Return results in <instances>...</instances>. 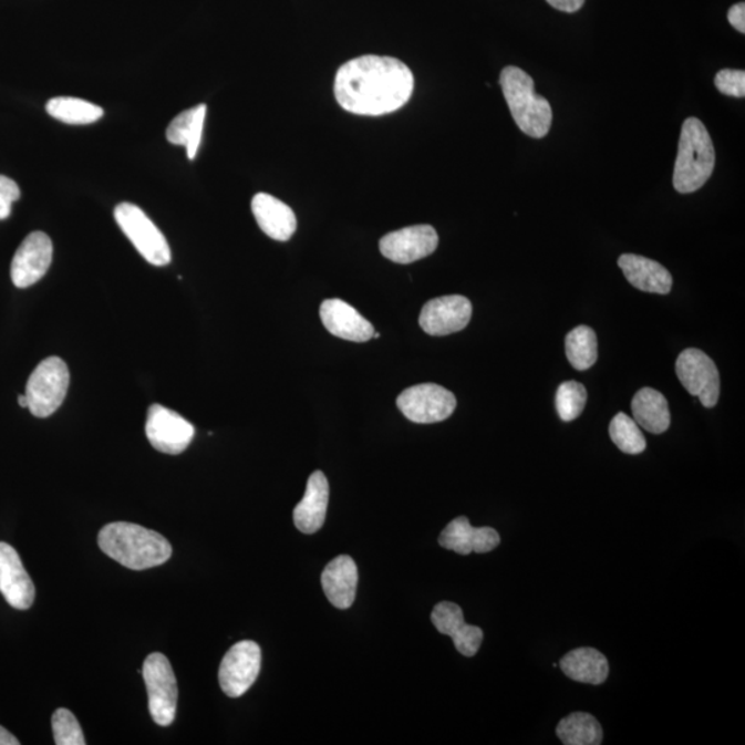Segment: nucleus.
<instances>
[{
  "label": "nucleus",
  "instance_id": "obj_18",
  "mask_svg": "<svg viewBox=\"0 0 745 745\" xmlns=\"http://www.w3.org/2000/svg\"><path fill=\"white\" fill-rule=\"evenodd\" d=\"M439 545L461 556L486 553L500 546V535L493 528H474L468 518L458 517L442 531Z\"/></svg>",
  "mask_w": 745,
  "mask_h": 745
},
{
  "label": "nucleus",
  "instance_id": "obj_38",
  "mask_svg": "<svg viewBox=\"0 0 745 745\" xmlns=\"http://www.w3.org/2000/svg\"><path fill=\"white\" fill-rule=\"evenodd\" d=\"M373 338H374V339H380V333H375V332H374Z\"/></svg>",
  "mask_w": 745,
  "mask_h": 745
},
{
  "label": "nucleus",
  "instance_id": "obj_15",
  "mask_svg": "<svg viewBox=\"0 0 745 745\" xmlns=\"http://www.w3.org/2000/svg\"><path fill=\"white\" fill-rule=\"evenodd\" d=\"M0 592L11 608L27 610L35 601V586L13 547L0 542Z\"/></svg>",
  "mask_w": 745,
  "mask_h": 745
},
{
  "label": "nucleus",
  "instance_id": "obj_19",
  "mask_svg": "<svg viewBox=\"0 0 745 745\" xmlns=\"http://www.w3.org/2000/svg\"><path fill=\"white\" fill-rule=\"evenodd\" d=\"M329 482L322 470H315L308 479L306 495L293 513L296 528L304 535L322 529L329 506Z\"/></svg>",
  "mask_w": 745,
  "mask_h": 745
},
{
  "label": "nucleus",
  "instance_id": "obj_37",
  "mask_svg": "<svg viewBox=\"0 0 745 745\" xmlns=\"http://www.w3.org/2000/svg\"><path fill=\"white\" fill-rule=\"evenodd\" d=\"M19 403L21 407H28V400L27 395H20L19 396Z\"/></svg>",
  "mask_w": 745,
  "mask_h": 745
},
{
  "label": "nucleus",
  "instance_id": "obj_36",
  "mask_svg": "<svg viewBox=\"0 0 745 745\" xmlns=\"http://www.w3.org/2000/svg\"><path fill=\"white\" fill-rule=\"evenodd\" d=\"M0 745H20V742L9 731L0 726Z\"/></svg>",
  "mask_w": 745,
  "mask_h": 745
},
{
  "label": "nucleus",
  "instance_id": "obj_14",
  "mask_svg": "<svg viewBox=\"0 0 745 745\" xmlns=\"http://www.w3.org/2000/svg\"><path fill=\"white\" fill-rule=\"evenodd\" d=\"M473 317V304L464 296H444L427 302L420 313V327L430 335L462 332Z\"/></svg>",
  "mask_w": 745,
  "mask_h": 745
},
{
  "label": "nucleus",
  "instance_id": "obj_12",
  "mask_svg": "<svg viewBox=\"0 0 745 745\" xmlns=\"http://www.w3.org/2000/svg\"><path fill=\"white\" fill-rule=\"evenodd\" d=\"M52 261V239L44 232H32L17 249L13 261H11V280L17 288H30L46 276Z\"/></svg>",
  "mask_w": 745,
  "mask_h": 745
},
{
  "label": "nucleus",
  "instance_id": "obj_24",
  "mask_svg": "<svg viewBox=\"0 0 745 745\" xmlns=\"http://www.w3.org/2000/svg\"><path fill=\"white\" fill-rule=\"evenodd\" d=\"M632 414L641 428L652 434H663L670 428L671 413L669 402L661 392L642 389L631 403Z\"/></svg>",
  "mask_w": 745,
  "mask_h": 745
},
{
  "label": "nucleus",
  "instance_id": "obj_22",
  "mask_svg": "<svg viewBox=\"0 0 745 745\" xmlns=\"http://www.w3.org/2000/svg\"><path fill=\"white\" fill-rule=\"evenodd\" d=\"M630 284L646 293L669 294L672 289V277L660 262L638 255H623L618 261Z\"/></svg>",
  "mask_w": 745,
  "mask_h": 745
},
{
  "label": "nucleus",
  "instance_id": "obj_8",
  "mask_svg": "<svg viewBox=\"0 0 745 745\" xmlns=\"http://www.w3.org/2000/svg\"><path fill=\"white\" fill-rule=\"evenodd\" d=\"M396 405L403 416L417 424H434L449 418L456 411L453 392L438 384L411 386L397 396Z\"/></svg>",
  "mask_w": 745,
  "mask_h": 745
},
{
  "label": "nucleus",
  "instance_id": "obj_4",
  "mask_svg": "<svg viewBox=\"0 0 745 745\" xmlns=\"http://www.w3.org/2000/svg\"><path fill=\"white\" fill-rule=\"evenodd\" d=\"M500 86L520 131L529 137H546L552 125V108L547 99L535 93L534 77L518 66H506Z\"/></svg>",
  "mask_w": 745,
  "mask_h": 745
},
{
  "label": "nucleus",
  "instance_id": "obj_33",
  "mask_svg": "<svg viewBox=\"0 0 745 745\" xmlns=\"http://www.w3.org/2000/svg\"><path fill=\"white\" fill-rule=\"evenodd\" d=\"M21 190L17 183L6 176H0V220H6L11 215V207L19 200Z\"/></svg>",
  "mask_w": 745,
  "mask_h": 745
},
{
  "label": "nucleus",
  "instance_id": "obj_7",
  "mask_svg": "<svg viewBox=\"0 0 745 745\" xmlns=\"http://www.w3.org/2000/svg\"><path fill=\"white\" fill-rule=\"evenodd\" d=\"M143 676L148 692V708L155 724L170 726L176 718L178 687L169 659L162 653L144 661Z\"/></svg>",
  "mask_w": 745,
  "mask_h": 745
},
{
  "label": "nucleus",
  "instance_id": "obj_26",
  "mask_svg": "<svg viewBox=\"0 0 745 745\" xmlns=\"http://www.w3.org/2000/svg\"><path fill=\"white\" fill-rule=\"evenodd\" d=\"M559 741L565 745H599L603 741L601 724L587 713H573L557 726Z\"/></svg>",
  "mask_w": 745,
  "mask_h": 745
},
{
  "label": "nucleus",
  "instance_id": "obj_5",
  "mask_svg": "<svg viewBox=\"0 0 745 745\" xmlns=\"http://www.w3.org/2000/svg\"><path fill=\"white\" fill-rule=\"evenodd\" d=\"M69 386V366L58 356L48 358L39 363L28 380V408L39 418L52 416L63 405Z\"/></svg>",
  "mask_w": 745,
  "mask_h": 745
},
{
  "label": "nucleus",
  "instance_id": "obj_10",
  "mask_svg": "<svg viewBox=\"0 0 745 745\" xmlns=\"http://www.w3.org/2000/svg\"><path fill=\"white\" fill-rule=\"evenodd\" d=\"M261 670V649L253 641L234 645L221 661L218 681L228 697H240L249 691Z\"/></svg>",
  "mask_w": 745,
  "mask_h": 745
},
{
  "label": "nucleus",
  "instance_id": "obj_9",
  "mask_svg": "<svg viewBox=\"0 0 745 745\" xmlns=\"http://www.w3.org/2000/svg\"><path fill=\"white\" fill-rule=\"evenodd\" d=\"M675 371L683 389L697 396L704 407H714L720 401L718 368L703 351L689 349L677 356Z\"/></svg>",
  "mask_w": 745,
  "mask_h": 745
},
{
  "label": "nucleus",
  "instance_id": "obj_17",
  "mask_svg": "<svg viewBox=\"0 0 745 745\" xmlns=\"http://www.w3.org/2000/svg\"><path fill=\"white\" fill-rule=\"evenodd\" d=\"M321 319L329 333L354 343H366L374 334V328L354 307L340 299L322 302Z\"/></svg>",
  "mask_w": 745,
  "mask_h": 745
},
{
  "label": "nucleus",
  "instance_id": "obj_16",
  "mask_svg": "<svg viewBox=\"0 0 745 745\" xmlns=\"http://www.w3.org/2000/svg\"><path fill=\"white\" fill-rule=\"evenodd\" d=\"M435 629L441 634L451 637L458 652L466 658H473L478 653L484 641V631L479 627L469 625L464 620V613L458 604L441 602L436 604L431 614Z\"/></svg>",
  "mask_w": 745,
  "mask_h": 745
},
{
  "label": "nucleus",
  "instance_id": "obj_3",
  "mask_svg": "<svg viewBox=\"0 0 745 745\" xmlns=\"http://www.w3.org/2000/svg\"><path fill=\"white\" fill-rule=\"evenodd\" d=\"M715 148L707 127L697 117L683 122L674 167V188L680 194L696 193L713 176Z\"/></svg>",
  "mask_w": 745,
  "mask_h": 745
},
{
  "label": "nucleus",
  "instance_id": "obj_30",
  "mask_svg": "<svg viewBox=\"0 0 745 745\" xmlns=\"http://www.w3.org/2000/svg\"><path fill=\"white\" fill-rule=\"evenodd\" d=\"M587 403L586 386L577 381H566L557 392V411L562 422H573L584 411Z\"/></svg>",
  "mask_w": 745,
  "mask_h": 745
},
{
  "label": "nucleus",
  "instance_id": "obj_23",
  "mask_svg": "<svg viewBox=\"0 0 745 745\" xmlns=\"http://www.w3.org/2000/svg\"><path fill=\"white\" fill-rule=\"evenodd\" d=\"M559 666L570 680L590 685H602L609 676L608 659L592 648L575 649L563 655Z\"/></svg>",
  "mask_w": 745,
  "mask_h": 745
},
{
  "label": "nucleus",
  "instance_id": "obj_31",
  "mask_svg": "<svg viewBox=\"0 0 745 745\" xmlns=\"http://www.w3.org/2000/svg\"><path fill=\"white\" fill-rule=\"evenodd\" d=\"M54 743L58 745H85L82 727L70 710L59 708L52 718Z\"/></svg>",
  "mask_w": 745,
  "mask_h": 745
},
{
  "label": "nucleus",
  "instance_id": "obj_32",
  "mask_svg": "<svg viewBox=\"0 0 745 745\" xmlns=\"http://www.w3.org/2000/svg\"><path fill=\"white\" fill-rule=\"evenodd\" d=\"M715 87L722 94L743 99L745 95V72L741 70H722L715 76Z\"/></svg>",
  "mask_w": 745,
  "mask_h": 745
},
{
  "label": "nucleus",
  "instance_id": "obj_6",
  "mask_svg": "<svg viewBox=\"0 0 745 745\" xmlns=\"http://www.w3.org/2000/svg\"><path fill=\"white\" fill-rule=\"evenodd\" d=\"M115 220L134 248L149 265L155 267L169 265L172 250L165 235L138 206L127 204V201L117 205Z\"/></svg>",
  "mask_w": 745,
  "mask_h": 745
},
{
  "label": "nucleus",
  "instance_id": "obj_29",
  "mask_svg": "<svg viewBox=\"0 0 745 745\" xmlns=\"http://www.w3.org/2000/svg\"><path fill=\"white\" fill-rule=\"evenodd\" d=\"M610 438L627 455H640L646 449V439L640 425L625 413L615 414L609 427Z\"/></svg>",
  "mask_w": 745,
  "mask_h": 745
},
{
  "label": "nucleus",
  "instance_id": "obj_34",
  "mask_svg": "<svg viewBox=\"0 0 745 745\" xmlns=\"http://www.w3.org/2000/svg\"><path fill=\"white\" fill-rule=\"evenodd\" d=\"M727 20H730L733 28H736L738 32H745V4L737 3L727 11Z\"/></svg>",
  "mask_w": 745,
  "mask_h": 745
},
{
  "label": "nucleus",
  "instance_id": "obj_21",
  "mask_svg": "<svg viewBox=\"0 0 745 745\" xmlns=\"http://www.w3.org/2000/svg\"><path fill=\"white\" fill-rule=\"evenodd\" d=\"M322 587L334 608H351L355 602L358 587L355 560L349 556L334 558L323 570Z\"/></svg>",
  "mask_w": 745,
  "mask_h": 745
},
{
  "label": "nucleus",
  "instance_id": "obj_27",
  "mask_svg": "<svg viewBox=\"0 0 745 745\" xmlns=\"http://www.w3.org/2000/svg\"><path fill=\"white\" fill-rule=\"evenodd\" d=\"M48 114L66 125H92L103 117L104 110L86 100L75 97H55L46 105Z\"/></svg>",
  "mask_w": 745,
  "mask_h": 745
},
{
  "label": "nucleus",
  "instance_id": "obj_2",
  "mask_svg": "<svg viewBox=\"0 0 745 745\" xmlns=\"http://www.w3.org/2000/svg\"><path fill=\"white\" fill-rule=\"evenodd\" d=\"M101 551L132 570H145L164 565L173 548L164 536L143 526L114 522L104 526L99 535Z\"/></svg>",
  "mask_w": 745,
  "mask_h": 745
},
{
  "label": "nucleus",
  "instance_id": "obj_13",
  "mask_svg": "<svg viewBox=\"0 0 745 745\" xmlns=\"http://www.w3.org/2000/svg\"><path fill=\"white\" fill-rule=\"evenodd\" d=\"M439 237L434 227L413 226L385 235L380 240L381 255L396 265H412L434 253Z\"/></svg>",
  "mask_w": 745,
  "mask_h": 745
},
{
  "label": "nucleus",
  "instance_id": "obj_20",
  "mask_svg": "<svg viewBox=\"0 0 745 745\" xmlns=\"http://www.w3.org/2000/svg\"><path fill=\"white\" fill-rule=\"evenodd\" d=\"M251 211L261 231L271 239L286 242L293 237L297 229L294 211L276 196L265 193L255 195Z\"/></svg>",
  "mask_w": 745,
  "mask_h": 745
},
{
  "label": "nucleus",
  "instance_id": "obj_35",
  "mask_svg": "<svg viewBox=\"0 0 745 745\" xmlns=\"http://www.w3.org/2000/svg\"><path fill=\"white\" fill-rule=\"evenodd\" d=\"M586 0H547V3L553 9L565 11V13H576L582 8Z\"/></svg>",
  "mask_w": 745,
  "mask_h": 745
},
{
  "label": "nucleus",
  "instance_id": "obj_1",
  "mask_svg": "<svg viewBox=\"0 0 745 745\" xmlns=\"http://www.w3.org/2000/svg\"><path fill=\"white\" fill-rule=\"evenodd\" d=\"M414 76L401 60L361 55L341 65L334 97L341 108L362 116H381L401 110L411 100Z\"/></svg>",
  "mask_w": 745,
  "mask_h": 745
},
{
  "label": "nucleus",
  "instance_id": "obj_25",
  "mask_svg": "<svg viewBox=\"0 0 745 745\" xmlns=\"http://www.w3.org/2000/svg\"><path fill=\"white\" fill-rule=\"evenodd\" d=\"M207 106L199 104L194 108L182 112L172 121L166 131V138L173 145H184L187 148L189 161L198 155L204 133Z\"/></svg>",
  "mask_w": 745,
  "mask_h": 745
},
{
  "label": "nucleus",
  "instance_id": "obj_28",
  "mask_svg": "<svg viewBox=\"0 0 745 745\" xmlns=\"http://www.w3.org/2000/svg\"><path fill=\"white\" fill-rule=\"evenodd\" d=\"M566 356L576 371L584 372L598 360L597 334L591 328L577 327L566 335Z\"/></svg>",
  "mask_w": 745,
  "mask_h": 745
},
{
  "label": "nucleus",
  "instance_id": "obj_11",
  "mask_svg": "<svg viewBox=\"0 0 745 745\" xmlns=\"http://www.w3.org/2000/svg\"><path fill=\"white\" fill-rule=\"evenodd\" d=\"M145 434L156 451L166 455H180L193 442L195 427L170 408L153 405L148 408Z\"/></svg>",
  "mask_w": 745,
  "mask_h": 745
}]
</instances>
